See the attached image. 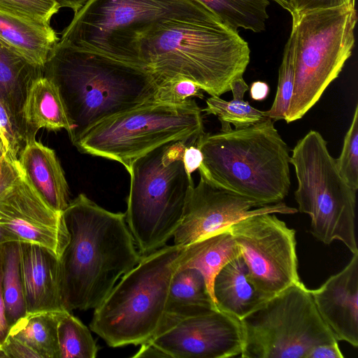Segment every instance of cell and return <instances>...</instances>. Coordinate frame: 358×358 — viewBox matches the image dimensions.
<instances>
[{"label":"cell","instance_id":"6da1fadb","mask_svg":"<svg viewBox=\"0 0 358 358\" xmlns=\"http://www.w3.org/2000/svg\"><path fill=\"white\" fill-rule=\"evenodd\" d=\"M69 239L59 257L65 310L95 309L141 258L125 213L99 206L85 194L62 212Z\"/></svg>","mask_w":358,"mask_h":358},{"label":"cell","instance_id":"7a4b0ae2","mask_svg":"<svg viewBox=\"0 0 358 358\" xmlns=\"http://www.w3.org/2000/svg\"><path fill=\"white\" fill-rule=\"evenodd\" d=\"M57 86L73 144L99 122L156 101L159 85L147 69L59 41L43 66Z\"/></svg>","mask_w":358,"mask_h":358},{"label":"cell","instance_id":"3957f363","mask_svg":"<svg viewBox=\"0 0 358 358\" xmlns=\"http://www.w3.org/2000/svg\"><path fill=\"white\" fill-rule=\"evenodd\" d=\"M142 66L158 85L186 79L210 96L231 91L250 62L248 43L222 24L173 19L155 26L139 41Z\"/></svg>","mask_w":358,"mask_h":358},{"label":"cell","instance_id":"277c9868","mask_svg":"<svg viewBox=\"0 0 358 358\" xmlns=\"http://www.w3.org/2000/svg\"><path fill=\"white\" fill-rule=\"evenodd\" d=\"M196 146L203 156L199 174L215 187L253 201L259 207L281 202L288 194L290 150L271 119L203 133Z\"/></svg>","mask_w":358,"mask_h":358},{"label":"cell","instance_id":"5b68a950","mask_svg":"<svg viewBox=\"0 0 358 358\" xmlns=\"http://www.w3.org/2000/svg\"><path fill=\"white\" fill-rule=\"evenodd\" d=\"M194 252V243L173 244L141 257L94 309L91 330L113 348L149 341L167 313L173 278Z\"/></svg>","mask_w":358,"mask_h":358},{"label":"cell","instance_id":"8992f818","mask_svg":"<svg viewBox=\"0 0 358 358\" xmlns=\"http://www.w3.org/2000/svg\"><path fill=\"white\" fill-rule=\"evenodd\" d=\"M173 19L224 25L197 0H88L74 14L59 41L143 67L140 38Z\"/></svg>","mask_w":358,"mask_h":358},{"label":"cell","instance_id":"52a82bcc","mask_svg":"<svg viewBox=\"0 0 358 358\" xmlns=\"http://www.w3.org/2000/svg\"><path fill=\"white\" fill-rule=\"evenodd\" d=\"M187 145L165 143L131 165L125 217L141 257L164 246L182 221L194 187L183 163Z\"/></svg>","mask_w":358,"mask_h":358},{"label":"cell","instance_id":"ba28073f","mask_svg":"<svg viewBox=\"0 0 358 358\" xmlns=\"http://www.w3.org/2000/svg\"><path fill=\"white\" fill-rule=\"evenodd\" d=\"M201 112L193 99L148 103L99 122L73 145L80 152L116 161L129 172L136 159L162 145H196L204 133Z\"/></svg>","mask_w":358,"mask_h":358},{"label":"cell","instance_id":"9c48e42d","mask_svg":"<svg viewBox=\"0 0 358 358\" xmlns=\"http://www.w3.org/2000/svg\"><path fill=\"white\" fill-rule=\"evenodd\" d=\"M357 21L355 3L292 19L294 85L287 123L302 118L338 78L352 55Z\"/></svg>","mask_w":358,"mask_h":358},{"label":"cell","instance_id":"30bf717a","mask_svg":"<svg viewBox=\"0 0 358 358\" xmlns=\"http://www.w3.org/2000/svg\"><path fill=\"white\" fill-rule=\"evenodd\" d=\"M297 188L298 210L311 220V234L324 244L341 241L352 253L358 252L355 236L357 191L339 174L336 159L321 134L310 130L292 150Z\"/></svg>","mask_w":358,"mask_h":358},{"label":"cell","instance_id":"8fae6325","mask_svg":"<svg viewBox=\"0 0 358 358\" xmlns=\"http://www.w3.org/2000/svg\"><path fill=\"white\" fill-rule=\"evenodd\" d=\"M240 322L242 358H307L314 348L338 341L301 280L262 301Z\"/></svg>","mask_w":358,"mask_h":358},{"label":"cell","instance_id":"7c38bea8","mask_svg":"<svg viewBox=\"0 0 358 358\" xmlns=\"http://www.w3.org/2000/svg\"><path fill=\"white\" fill-rule=\"evenodd\" d=\"M283 202L263 206L229 229L257 292L267 299L300 280L296 231L275 213L294 214Z\"/></svg>","mask_w":358,"mask_h":358},{"label":"cell","instance_id":"4fadbf2b","mask_svg":"<svg viewBox=\"0 0 358 358\" xmlns=\"http://www.w3.org/2000/svg\"><path fill=\"white\" fill-rule=\"evenodd\" d=\"M148 343L164 358H229L241 355L240 320L218 308L177 317L166 314Z\"/></svg>","mask_w":358,"mask_h":358},{"label":"cell","instance_id":"5bb4252c","mask_svg":"<svg viewBox=\"0 0 358 358\" xmlns=\"http://www.w3.org/2000/svg\"><path fill=\"white\" fill-rule=\"evenodd\" d=\"M0 225L17 241L43 246L59 258L69 239L62 212L47 204L22 174L0 196Z\"/></svg>","mask_w":358,"mask_h":358},{"label":"cell","instance_id":"9a60e30c","mask_svg":"<svg viewBox=\"0 0 358 358\" xmlns=\"http://www.w3.org/2000/svg\"><path fill=\"white\" fill-rule=\"evenodd\" d=\"M253 201L210 184L203 177L194 186L182 221L173 236L174 244L187 245L226 229L260 211Z\"/></svg>","mask_w":358,"mask_h":358},{"label":"cell","instance_id":"2e32d148","mask_svg":"<svg viewBox=\"0 0 358 358\" xmlns=\"http://www.w3.org/2000/svg\"><path fill=\"white\" fill-rule=\"evenodd\" d=\"M315 306L336 339L358 347V252L319 288L310 290Z\"/></svg>","mask_w":358,"mask_h":358},{"label":"cell","instance_id":"e0dca14e","mask_svg":"<svg viewBox=\"0 0 358 358\" xmlns=\"http://www.w3.org/2000/svg\"><path fill=\"white\" fill-rule=\"evenodd\" d=\"M20 257L27 312L65 310L59 257L43 246L26 242H20Z\"/></svg>","mask_w":358,"mask_h":358},{"label":"cell","instance_id":"ac0fdd59","mask_svg":"<svg viewBox=\"0 0 358 358\" xmlns=\"http://www.w3.org/2000/svg\"><path fill=\"white\" fill-rule=\"evenodd\" d=\"M18 164L27 182L52 208L63 212L69 201V186L55 152L36 139L26 142Z\"/></svg>","mask_w":358,"mask_h":358},{"label":"cell","instance_id":"d6986e66","mask_svg":"<svg viewBox=\"0 0 358 358\" xmlns=\"http://www.w3.org/2000/svg\"><path fill=\"white\" fill-rule=\"evenodd\" d=\"M22 124L26 142L35 139L40 129H65L69 136L72 126L55 83L44 76L31 85L23 106Z\"/></svg>","mask_w":358,"mask_h":358},{"label":"cell","instance_id":"ffe728a7","mask_svg":"<svg viewBox=\"0 0 358 358\" xmlns=\"http://www.w3.org/2000/svg\"><path fill=\"white\" fill-rule=\"evenodd\" d=\"M0 38L30 62L43 68L59 41L50 23L2 10Z\"/></svg>","mask_w":358,"mask_h":358},{"label":"cell","instance_id":"44dd1931","mask_svg":"<svg viewBox=\"0 0 358 358\" xmlns=\"http://www.w3.org/2000/svg\"><path fill=\"white\" fill-rule=\"evenodd\" d=\"M212 293L217 307L238 320L266 300L250 282L246 264L241 255L217 273Z\"/></svg>","mask_w":358,"mask_h":358},{"label":"cell","instance_id":"7402d4cb","mask_svg":"<svg viewBox=\"0 0 358 358\" xmlns=\"http://www.w3.org/2000/svg\"><path fill=\"white\" fill-rule=\"evenodd\" d=\"M42 76L43 67L30 62L0 38V99L22 129V110L28 90Z\"/></svg>","mask_w":358,"mask_h":358},{"label":"cell","instance_id":"603a6c76","mask_svg":"<svg viewBox=\"0 0 358 358\" xmlns=\"http://www.w3.org/2000/svg\"><path fill=\"white\" fill-rule=\"evenodd\" d=\"M216 308L203 275L194 268L182 266L171 285L166 314L182 317Z\"/></svg>","mask_w":358,"mask_h":358},{"label":"cell","instance_id":"cb8c5ba5","mask_svg":"<svg viewBox=\"0 0 358 358\" xmlns=\"http://www.w3.org/2000/svg\"><path fill=\"white\" fill-rule=\"evenodd\" d=\"M59 311L27 313L10 327V335L29 345L41 358H59Z\"/></svg>","mask_w":358,"mask_h":358},{"label":"cell","instance_id":"d4e9b609","mask_svg":"<svg viewBox=\"0 0 358 358\" xmlns=\"http://www.w3.org/2000/svg\"><path fill=\"white\" fill-rule=\"evenodd\" d=\"M194 244V255L183 266L199 270L203 275L213 296L212 285L215 275L226 264L241 255L239 248L228 227L201 238Z\"/></svg>","mask_w":358,"mask_h":358},{"label":"cell","instance_id":"484cf974","mask_svg":"<svg viewBox=\"0 0 358 358\" xmlns=\"http://www.w3.org/2000/svg\"><path fill=\"white\" fill-rule=\"evenodd\" d=\"M227 28L238 31V28L255 33L265 30L268 19V0H197Z\"/></svg>","mask_w":358,"mask_h":358},{"label":"cell","instance_id":"4316f807","mask_svg":"<svg viewBox=\"0 0 358 358\" xmlns=\"http://www.w3.org/2000/svg\"><path fill=\"white\" fill-rule=\"evenodd\" d=\"M1 285L6 318L9 327L27 313L21 272L20 242L13 241L1 245Z\"/></svg>","mask_w":358,"mask_h":358},{"label":"cell","instance_id":"83f0119b","mask_svg":"<svg viewBox=\"0 0 358 358\" xmlns=\"http://www.w3.org/2000/svg\"><path fill=\"white\" fill-rule=\"evenodd\" d=\"M249 89L243 77L234 80L231 84L233 99L229 101L220 96H211L206 101V107L201 110L206 115L217 117L222 124L221 129H226L233 124L235 129L251 126L264 119V111L259 110L243 100Z\"/></svg>","mask_w":358,"mask_h":358},{"label":"cell","instance_id":"f1b7e54d","mask_svg":"<svg viewBox=\"0 0 358 358\" xmlns=\"http://www.w3.org/2000/svg\"><path fill=\"white\" fill-rule=\"evenodd\" d=\"M59 358H95L98 347L88 328L70 311H60L57 324Z\"/></svg>","mask_w":358,"mask_h":358},{"label":"cell","instance_id":"f546056e","mask_svg":"<svg viewBox=\"0 0 358 358\" xmlns=\"http://www.w3.org/2000/svg\"><path fill=\"white\" fill-rule=\"evenodd\" d=\"M294 85V33L292 30L285 44L279 69L278 88L271 108L264 116L273 121L285 119Z\"/></svg>","mask_w":358,"mask_h":358},{"label":"cell","instance_id":"4dcf8cb0","mask_svg":"<svg viewBox=\"0 0 358 358\" xmlns=\"http://www.w3.org/2000/svg\"><path fill=\"white\" fill-rule=\"evenodd\" d=\"M338 171L346 183L358 189V105L356 106L350 126L345 134L343 149L336 159Z\"/></svg>","mask_w":358,"mask_h":358},{"label":"cell","instance_id":"1f68e13d","mask_svg":"<svg viewBox=\"0 0 358 358\" xmlns=\"http://www.w3.org/2000/svg\"><path fill=\"white\" fill-rule=\"evenodd\" d=\"M59 8L54 0H0V10L48 23Z\"/></svg>","mask_w":358,"mask_h":358},{"label":"cell","instance_id":"d6a6232c","mask_svg":"<svg viewBox=\"0 0 358 358\" xmlns=\"http://www.w3.org/2000/svg\"><path fill=\"white\" fill-rule=\"evenodd\" d=\"M0 136L9 152L10 159L18 162L26 140L22 126L0 99Z\"/></svg>","mask_w":358,"mask_h":358},{"label":"cell","instance_id":"836d02e7","mask_svg":"<svg viewBox=\"0 0 358 358\" xmlns=\"http://www.w3.org/2000/svg\"><path fill=\"white\" fill-rule=\"evenodd\" d=\"M200 87L194 83L186 79L173 80L158 87L156 101L180 104L196 96L203 99Z\"/></svg>","mask_w":358,"mask_h":358},{"label":"cell","instance_id":"e575fe53","mask_svg":"<svg viewBox=\"0 0 358 358\" xmlns=\"http://www.w3.org/2000/svg\"><path fill=\"white\" fill-rule=\"evenodd\" d=\"M292 3L295 10L294 19L308 12L350 5L355 0H292Z\"/></svg>","mask_w":358,"mask_h":358},{"label":"cell","instance_id":"d590c367","mask_svg":"<svg viewBox=\"0 0 358 358\" xmlns=\"http://www.w3.org/2000/svg\"><path fill=\"white\" fill-rule=\"evenodd\" d=\"M0 348L6 358H41L29 345L10 335H8Z\"/></svg>","mask_w":358,"mask_h":358},{"label":"cell","instance_id":"8d00e7d4","mask_svg":"<svg viewBox=\"0 0 358 358\" xmlns=\"http://www.w3.org/2000/svg\"><path fill=\"white\" fill-rule=\"evenodd\" d=\"M21 175L18 162L8 157L0 159V196L13 187Z\"/></svg>","mask_w":358,"mask_h":358},{"label":"cell","instance_id":"74e56055","mask_svg":"<svg viewBox=\"0 0 358 358\" xmlns=\"http://www.w3.org/2000/svg\"><path fill=\"white\" fill-rule=\"evenodd\" d=\"M182 159L186 171L192 175L201 164L203 156L196 145H191L185 147Z\"/></svg>","mask_w":358,"mask_h":358},{"label":"cell","instance_id":"f35d334b","mask_svg":"<svg viewBox=\"0 0 358 358\" xmlns=\"http://www.w3.org/2000/svg\"><path fill=\"white\" fill-rule=\"evenodd\" d=\"M338 341L320 345L314 348L307 358H343Z\"/></svg>","mask_w":358,"mask_h":358},{"label":"cell","instance_id":"ab89813d","mask_svg":"<svg viewBox=\"0 0 358 358\" xmlns=\"http://www.w3.org/2000/svg\"><path fill=\"white\" fill-rule=\"evenodd\" d=\"M1 245H0V347L4 343L7 338L10 327L7 322L5 313V306L3 298L1 276H2V252Z\"/></svg>","mask_w":358,"mask_h":358},{"label":"cell","instance_id":"60d3db41","mask_svg":"<svg viewBox=\"0 0 358 358\" xmlns=\"http://www.w3.org/2000/svg\"><path fill=\"white\" fill-rule=\"evenodd\" d=\"M269 93V86L262 81H255L251 84L250 88V97L255 101H263Z\"/></svg>","mask_w":358,"mask_h":358},{"label":"cell","instance_id":"b9f144b4","mask_svg":"<svg viewBox=\"0 0 358 358\" xmlns=\"http://www.w3.org/2000/svg\"><path fill=\"white\" fill-rule=\"evenodd\" d=\"M60 8H69L76 13L88 0H54Z\"/></svg>","mask_w":358,"mask_h":358},{"label":"cell","instance_id":"7bdbcfd3","mask_svg":"<svg viewBox=\"0 0 358 358\" xmlns=\"http://www.w3.org/2000/svg\"><path fill=\"white\" fill-rule=\"evenodd\" d=\"M13 241H17L15 236L0 225V245Z\"/></svg>","mask_w":358,"mask_h":358},{"label":"cell","instance_id":"ee69618b","mask_svg":"<svg viewBox=\"0 0 358 358\" xmlns=\"http://www.w3.org/2000/svg\"><path fill=\"white\" fill-rule=\"evenodd\" d=\"M278 4L287 10L291 15L292 18L295 16V10L293 6L292 0H273Z\"/></svg>","mask_w":358,"mask_h":358},{"label":"cell","instance_id":"f6af8a7d","mask_svg":"<svg viewBox=\"0 0 358 358\" xmlns=\"http://www.w3.org/2000/svg\"><path fill=\"white\" fill-rule=\"evenodd\" d=\"M5 157H8L10 160H12L10 157L8 148H7L2 137L0 136V159L5 158Z\"/></svg>","mask_w":358,"mask_h":358}]
</instances>
